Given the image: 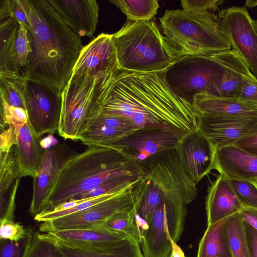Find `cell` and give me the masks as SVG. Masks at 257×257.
<instances>
[{"instance_id":"836d02e7","label":"cell","mask_w":257,"mask_h":257,"mask_svg":"<svg viewBox=\"0 0 257 257\" xmlns=\"http://www.w3.org/2000/svg\"><path fill=\"white\" fill-rule=\"evenodd\" d=\"M26 257H65L56 241L47 234L34 231Z\"/></svg>"},{"instance_id":"4fadbf2b","label":"cell","mask_w":257,"mask_h":257,"mask_svg":"<svg viewBox=\"0 0 257 257\" xmlns=\"http://www.w3.org/2000/svg\"><path fill=\"white\" fill-rule=\"evenodd\" d=\"M184 136L169 127L138 129L107 147L139 163L168 148L177 147Z\"/></svg>"},{"instance_id":"5bb4252c","label":"cell","mask_w":257,"mask_h":257,"mask_svg":"<svg viewBox=\"0 0 257 257\" xmlns=\"http://www.w3.org/2000/svg\"><path fill=\"white\" fill-rule=\"evenodd\" d=\"M78 153L64 143L45 149L42 163L33 180V192L29 211L34 216L43 210L46 200L64 167Z\"/></svg>"},{"instance_id":"816d5d0a","label":"cell","mask_w":257,"mask_h":257,"mask_svg":"<svg viewBox=\"0 0 257 257\" xmlns=\"http://www.w3.org/2000/svg\"><path fill=\"white\" fill-rule=\"evenodd\" d=\"M256 6L257 0H247L245 2L243 7L251 9Z\"/></svg>"},{"instance_id":"484cf974","label":"cell","mask_w":257,"mask_h":257,"mask_svg":"<svg viewBox=\"0 0 257 257\" xmlns=\"http://www.w3.org/2000/svg\"><path fill=\"white\" fill-rule=\"evenodd\" d=\"M0 22V73H20L16 49L19 23L13 18Z\"/></svg>"},{"instance_id":"bcb514c9","label":"cell","mask_w":257,"mask_h":257,"mask_svg":"<svg viewBox=\"0 0 257 257\" xmlns=\"http://www.w3.org/2000/svg\"><path fill=\"white\" fill-rule=\"evenodd\" d=\"M55 241L65 257H102L104 251L116 245L103 250H94L70 246Z\"/></svg>"},{"instance_id":"1f68e13d","label":"cell","mask_w":257,"mask_h":257,"mask_svg":"<svg viewBox=\"0 0 257 257\" xmlns=\"http://www.w3.org/2000/svg\"><path fill=\"white\" fill-rule=\"evenodd\" d=\"M140 201L132 209L114 214L100 225L114 231L126 234L141 243L142 236L135 221V214Z\"/></svg>"},{"instance_id":"44dd1931","label":"cell","mask_w":257,"mask_h":257,"mask_svg":"<svg viewBox=\"0 0 257 257\" xmlns=\"http://www.w3.org/2000/svg\"><path fill=\"white\" fill-rule=\"evenodd\" d=\"M214 169L229 180L257 183V157L233 145L216 149Z\"/></svg>"},{"instance_id":"7a4b0ae2","label":"cell","mask_w":257,"mask_h":257,"mask_svg":"<svg viewBox=\"0 0 257 257\" xmlns=\"http://www.w3.org/2000/svg\"><path fill=\"white\" fill-rule=\"evenodd\" d=\"M28 30L31 52L20 73L61 94L84 47L49 0L31 1Z\"/></svg>"},{"instance_id":"603a6c76","label":"cell","mask_w":257,"mask_h":257,"mask_svg":"<svg viewBox=\"0 0 257 257\" xmlns=\"http://www.w3.org/2000/svg\"><path fill=\"white\" fill-rule=\"evenodd\" d=\"M192 106L196 116L257 118V107L238 98L221 97L201 93L194 96Z\"/></svg>"},{"instance_id":"3957f363","label":"cell","mask_w":257,"mask_h":257,"mask_svg":"<svg viewBox=\"0 0 257 257\" xmlns=\"http://www.w3.org/2000/svg\"><path fill=\"white\" fill-rule=\"evenodd\" d=\"M123 176H143L140 164L114 148L88 146L62 169L41 212L50 211L108 180Z\"/></svg>"},{"instance_id":"f907efd6","label":"cell","mask_w":257,"mask_h":257,"mask_svg":"<svg viewBox=\"0 0 257 257\" xmlns=\"http://www.w3.org/2000/svg\"><path fill=\"white\" fill-rule=\"evenodd\" d=\"M173 248L171 254L169 257H186L182 249L173 241Z\"/></svg>"},{"instance_id":"cb8c5ba5","label":"cell","mask_w":257,"mask_h":257,"mask_svg":"<svg viewBox=\"0 0 257 257\" xmlns=\"http://www.w3.org/2000/svg\"><path fill=\"white\" fill-rule=\"evenodd\" d=\"M224 62L223 77L212 84L205 93L238 98L244 78L252 73L245 62L232 49L224 51Z\"/></svg>"},{"instance_id":"f6af8a7d","label":"cell","mask_w":257,"mask_h":257,"mask_svg":"<svg viewBox=\"0 0 257 257\" xmlns=\"http://www.w3.org/2000/svg\"><path fill=\"white\" fill-rule=\"evenodd\" d=\"M223 0H182V10L187 11L209 12L217 9Z\"/></svg>"},{"instance_id":"f1b7e54d","label":"cell","mask_w":257,"mask_h":257,"mask_svg":"<svg viewBox=\"0 0 257 257\" xmlns=\"http://www.w3.org/2000/svg\"><path fill=\"white\" fill-rule=\"evenodd\" d=\"M224 234L233 257H249L244 220L240 212L226 218Z\"/></svg>"},{"instance_id":"ffe728a7","label":"cell","mask_w":257,"mask_h":257,"mask_svg":"<svg viewBox=\"0 0 257 257\" xmlns=\"http://www.w3.org/2000/svg\"><path fill=\"white\" fill-rule=\"evenodd\" d=\"M73 31L80 37H93L98 19L99 6L95 0H49Z\"/></svg>"},{"instance_id":"5b68a950","label":"cell","mask_w":257,"mask_h":257,"mask_svg":"<svg viewBox=\"0 0 257 257\" xmlns=\"http://www.w3.org/2000/svg\"><path fill=\"white\" fill-rule=\"evenodd\" d=\"M159 20L164 36L182 54L231 49L218 27L217 16L210 12L168 10Z\"/></svg>"},{"instance_id":"e575fe53","label":"cell","mask_w":257,"mask_h":257,"mask_svg":"<svg viewBox=\"0 0 257 257\" xmlns=\"http://www.w3.org/2000/svg\"><path fill=\"white\" fill-rule=\"evenodd\" d=\"M120 192L80 199L79 202L77 205L70 209L62 211L57 212L50 211L41 212L35 216L34 219L38 222H45L67 215L77 213L84 211L103 201L109 199Z\"/></svg>"},{"instance_id":"9c48e42d","label":"cell","mask_w":257,"mask_h":257,"mask_svg":"<svg viewBox=\"0 0 257 257\" xmlns=\"http://www.w3.org/2000/svg\"><path fill=\"white\" fill-rule=\"evenodd\" d=\"M149 184L150 181L143 176L133 186L84 211L43 222L40 230L47 232L100 225L114 214L132 209L142 200Z\"/></svg>"},{"instance_id":"b9f144b4","label":"cell","mask_w":257,"mask_h":257,"mask_svg":"<svg viewBox=\"0 0 257 257\" xmlns=\"http://www.w3.org/2000/svg\"><path fill=\"white\" fill-rule=\"evenodd\" d=\"M102 126L131 132L137 130L128 119L119 116L106 115L102 112L95 119L88 130Z\"/></svg>"},{"instance_id":"7402d4cb","label":"cell","mask_w":257,"mask_h":257,"mask_svg":"<svg viewBox=\"0 0 257 257\" xmlns=\"http://www.w3.org/2000/svg\"><path fill=\"white\" fill-rule=\"evenodd\" d=\"M244 207L229 180L220 174L208 189L205 202L207 226L240 212Z\"/></svg>"},{"instance_id":"d6986e66","label":"cell","mask_w":257,"mask_h":257,"mask_svg":"<svg viewBox=\"0 0 257 257\" xmlns=\"http://www.w3.org/2000/svg\"><path fill=\"white\" fill-rule=\"evenodd\" d=\"M46 234L62 243L94 250L107 249L131 237L101 225L87 228L51 230Z\"/></svg>"},{"instance_id":"60d3db41","label":"cell","mask_w":257,"mask_h":257,"mask_svg":"<svg viewBox=\"0 0 257 257\" xmlns=\"http://www.w3.org/2000/svg\"><path fill=\"white\" fill-rule=\"evenodd\" d=\"M16 49L18 63L21 71L26 65L29 55L31 52L28 30L21 23H19V25L16 40Z\"/></svg>"},{"instance_id":"c3c4849f","label":"cell","mask_w":257,"mask_h":257,"mask_svg":"<svg viewBox=\"0 0 257 257\" xmlns=\"http://www.w3.org/2000/svg\"><path fill=\"white\" fill-rule=\"evenodd\" d=\"M249 257H257V230L244 221Z\"/></svg>"},{"instance_id":"f35d334b","label":"cell","mask_w":257,"mask_h":257,"mask_svg":"<svg viewBox=\"0 0 257 257\" xmlns=\"http://www.w3.org/2000/svg\"><path fill=\"white\" fill-rule=\"evenodd\" d=\"M139 243L129 237L104 251L102 257H145Z\"/></svg>"},{"instance_id":"9a60e30c","label":"cell","mask_w":257,"mask_h":257,"mask_svg":"<svg viewBox=\"0 0 257 257\" xmlns=\"http://www.w3.org/2000/svg\"><path fill=\"white\" fill-rule=\"evenodd\" d=\"M197 129L213 147L231 145L257 132V118L234 116H196Z\"/></svg>"},{"instance_id":"4dcf8cb0","label":"cell","mask_w":257,"mask_h":257,"mask_svg":"<svg viewBox=\"0 0 257 257\" xmlns=\"http://www.w3.org/2000/svg\"><path fill=\"white\" fill-rule=\"evenodd\" d=\"M131 133L108 126H98L86 131L79 140L88 146L107 147Z\"/></svg>"},{"instance_id":"f546056e","label":"cell","mask_w":257,"mask_h":257,"mask_svg":"<svg viewBox=\"0 0 257 257\" xmlns=\"http://www.w3.org/2000/svg\"><path fill=\"white\" fill-rule=\"evenodd\" d=\"M115 5L132 22L150 21L159 8L157 0H112Z\"/></svg>"},{"instance_id":"83f0119b","label":"cell","mask_w":257,"mask_h":257,"mask_svg":"<svg viewBox=\"0 0 257 257\" xmlns=\"http://www.w3.org/2000/svg\"><path fill=\"white\" fill-rule=\"evenodd\" d=\"M26 82L21 73H0L1 99L10 106L26 111Z\"/></svg>"},{"instance_id":"74e56055","label":"cell","mask_w":257,"mask_h":257,"mask_svg":"<svg viewBox=\"0 0 257 257\" xmlns=\"http://www.w3.org/2000/svg\"><path fill=\"white\" fill-rule=\"evenodd\" d=\"M33 234L30 229L28 235L19 241L0 239V257H26Z\"/></svg>"},{"instance_id":"d590c367","label":"cell","mask_w":257,"mask_h":257,"mask_svg":"<svg viewBox=\"0 0 257 257\" xmlns=\"http://www.w3.org/2000/svg\"><path fill=\"white\" fill-rule=\"evenodd\" d=\"M150 182L137 208V213L139 217L148 223L160 205L163 197L161 189L155 184Z\"/></svg>"},{"instance_id":"8fae6325","label":"cell","mask_w":257,"mask_h":257,"mask_svg":"<svg viewBox=\"0 0 257 257\" xmlns=\"http://www.w3.org/2000/svg\"><path fill=\"white\" fill-rule=\"evenodd\" d=\"M218 27L231 46L257 78V27L244 7H231L217 15Z\"/></svg>"},{"instance_id":"ba28073f","label":"cell","mask_w":257,"mask_h":257,"mask_svg":"<svg viewBox=\"0 0 257 257\" xmlns=\"http://www.w3.org/2000/svg\"><path fill=\"white\" fill-rule=\"evenodd\" d=\"M140 166L143 176L161 189L163 196L185 206L196 197V185L183 165L177 146L153 155Z\"/></svg>"},{"instance_id":"4316f807","label":"cell","mask_w":257,"mask_h":257,"mask_svg":"<svg viewBox=\"0 0 257 257\" xmlns=\"http://www.w3.org/2000/svg\"><path fill=\"white\" fill-rule=\"evenodd\" d=\"M226 218L207 227L199 242L197 257H233L224 234Z\"/></svg>"},{"instance_id":"d6a6232c","label":"cell","mask_w":257,"mask_h":257,"mask_svg":"<svg viewBox=\"0 0 257 257\" xmlns=\"http://www.w3.org/2000/svg\"><path fill=\"white\" fill-rule=\"evenodd\" d=\"M143 176H123L110 179L73 200L89 198L121 191L135 184Z\"/></svg>"},{"instance_id":"f5cc1de1","label":"cell","mask_w":257,"mask_h":257,"mask_svg":"<svg viewBox=\"0 0 257 257\" xmlns=\"http://www.w3.org/2000/svg\"><path fill=\"white\" fill-rule=\"evenodd\" d=\"M255 22H256V27H257V20L255 21Z\"/></svg>"},{"instance_id":"8d00e7d4","label":"cell","mask_w":257,"mask_h":257,"mask_svg":"<svg viewBox=\"0 0 257 257\" xmlns=\"http://www.w3.org/2000/svg\"><path fill=\"white\" fill-rule=\"evenodd\" d=\"M229 181L241 203L244 207L257 209V183L242 180Z\"/></svg>"},{"instance_id":"30bf717a","label":"cell","mask_w":257,"mask_h":257,"mask_svg":"<svg viewBox=\"0 0 257 257\" xmlns=\"http://www.w3.org/2000/svg\"><path fill=\"white\" fill-rule=\"evenodd\" d=\"M186 206L163 196L142 237L145 257H169L183 231Z\"/></svg>"},{"instance_id":"d4e9b609","label":"cell","mask_w":257,"mask_h":257,"mask_svg":"<svg viewBox=\"0 0 257 257\" xmlns=\"http://www.w3.org/2000/svg\"><path fill=\"white\" fill-rule=\"evenodd\" d=\"M20 181L13 150L0 152V219L14 216L15 199Z\"/></svg>"},{"instance_id":"7c38bea8","label":"cell","mask_w":257,"mask_h":257,"mask_svg":"<svg viewBox=\"0 0 257 257\" xmlns=\"http://www.w3.org/2000/svg\"><path fill=\"white\" fill-rule=\"evenodd\" d=\"M26 106L28 122L38 137L58 132L62 108L61 94L27 80Z\"/></svg>"},{"instance_id":"ee69618b","label":"cell","mask_w":257,"mask_h":257,"mask_svg":"<svg viewBox=\"0 0 257 257\" xmlns=\"http://www.w3.org/2000/svg\"><path fill=\"white\" fill-rule=\"evenodd\" d=\"M238 98L257 107V78L252 73L244 78Z\"/></svg>"},{"instance_id":"681fc988","label":"cell","mask_w":257,"mask_h":257,"mask_svg":"<svg viewBox=\"0 0 257 257\" xmlns=\"http://www.w3.org/2000/svg\"><path fill=\"white\" fill-rule=\"evenodd\" d=\"M244 221L248 223L257 230V209L244 207L240 212Z\"/></svg>"},{"instance_id":"8992f818","label":"cell","mask_w":257,"mask_h":257,"mask_svg":"<svg viewBox=\"0 0 257 257\" xmlns=\"http://www.w3.org/2000/svg\"><path fill=\"white\" fill-rule=\"evenodd\" d=\"M225 71L224 51L182 54L161 72L175 93L192 105L194 96L206 93Z\"/></svg>"},{"instance_id":"e0dca14e","label":"cell","mask_w":257,"mask_h":257,"mask_svg":"<svg viewBox=\"0 0 257 257\" xmlns=\"http://www.w3.org/2000/svg\"><path fill=\"white\" fill-rule=\"evenodd\" d=\"M118 67L113 34L102 33L84 46L72 73L88 70L99 77Z\"/></svg>"},{"instance_id":"2e32d148","label":"cell","mask_w":257,"mask_h":257,"mask_svg":"<svg viewBox=\"0 0 257 257\" xmlns=\"http://www.w3.org/2000/svg\"><path fill=\"white\" fill-rule=\"evenodd\" d=\"M177 149L187 173L196 185L214 169L215 149L198 129L184 136Z\"/></svg>"},{"instance_id":"ac0fdd59","label":"cell","mask_w":257,"mask_h":257,"mask_svg":"<svg viewBox=\"0 0 257 257\" xmlns=\"http://www.w3.org/2000/svg\"><path fill=\"white\" fill-rule=\"evenodd\" d=\"M17 127V139L12 148L17 175L20 179L27 176L34 178L39 171L45 149L28 121L18 123Z\"/></svg>"},{"instance_id":"6da1fadb","label":"cell","mask_w":257,"mask_h":257,"mask_svg":"<svg viewBox=\"0 0 257 257\" xmlns=\"http://www.w3.org/2000/svg\"><path fill=\"white\" fill-rule=\"evenodd\" d=\"M95 97L102 113L128 119L137 130L169 127L185 136L197 129L192 105L175 93L161 72L116 68L98 78Z\"/></svg>"},{"instance_id":"7bdbcfd3","label":"cell","mask_w":257,"mask_h":257,"mask_svg":"<svg viewBox=\"0 0 257 257\" xmlns=\"http://www.w3.org/2000/svg\"><path fill=\"white\" fill-rule=\"evenodd\" d=\"M30 0H11V17L29 29Z\"/></svg>"},{"instance_id":"7dc6e473","label":"cell","mask_w":257,"mask_h":257,"mask_svg":"<svg viewBox=\"0 0 257 257\" xmlns=\"http://www.w3.org/2000/svg\"><path fill=\"white\" fill-rule=\"evenodd\" d=\"M231 145L257 157V132L244 137Z\"/></svg>"},{"instance_id":"52a82bcc","label":"cell","mask_w":257,"mask_h":257,"mask_svg":"<svg viewBox=\"0 0 257 257\" xmlns=\"http://www.w3.org/2000/svg\"><path fill=\"white\" fill-rule=\"evenodd\" d=\"M98 77L89 70L72 73L61 93L58 133L65 139L79 140L102 112L95 97Z\"/></svg>"},{"instance_id":"ab89813d","label":"cell","mask_w":257,"mask_h":257,"mask_svg":"<svg viewBox=\"0 0 257 257\" xmlns=\"http://www.w3.org/2000/svg\"><path fill=\"white\" fill-rule=\"evenodd\" d=\"M30 229L19 222L6 218L0 219V239L17 241L25 237Z\"/></svg>"},{"instance_id":"277c9868","label":"cell","mask_w":257,"mask_h":257,"mask_svg":"<svg viewBox=\"0 0 257 257\" xmlns=\"http://www.w3.org/2000/svg\"><path fill=\"white\" fill-rule=\"evenodd\" d=\"M118 67L133 72H162L182 54L152 21H128L113 34Z\"/></svg>"}]
</instances>
